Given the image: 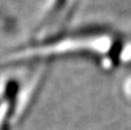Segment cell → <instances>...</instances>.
<instances>
[{"instance_id": "cell-1", "label": "cell", "mask_w": 131, "mask_h": 130, "mask_svg": "<svg viewBox=\"0 0 131 130\" xmlns=\"http://www.w3.org/2000/svg\"><path fill=\"white\" fill-rule=\"evenodd\" d=\"M68 0H53V5H52V8H51V13L48 17H53L54 15H57L58 13L62 10L64 8L66 4H67Z\"/></svg>"}]
</instances>
